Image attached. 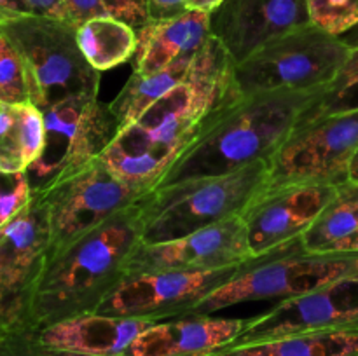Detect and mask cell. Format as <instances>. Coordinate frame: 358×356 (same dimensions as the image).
<instances>
[{"label":"cell","instance_id":"cell-1","mask_svg":"<svg viewBox=\"0 0 358 356\" xmlns=\"http://www.w3.org/2000/svg\"><path fill=\"white\" fill-rule=\"evenodd\" d=\"M234 61L210 37L187 79L114 136L100 159L121 180L150 192L187 150L206 117L234 93Z\"/></svg>","mask_w":358,"mask_h":356},{"label":"cell","instance_id":"cell-2","mask_svg":"<svg viewBox=\"0 0 358 356\" xmlns=\"http://www.w3.org/2000/svg\"><path fill=\"white\" fill-rule=\"evenodd\" d=\"M322 89L234 91L206 117L201 131L168 168L154 188L203 177H219L269 161L303 122L315 115ZM152 188V191H154Z\"/></svg>","mask_w":358,"mask_h":356},{"label":"cell","instance_id":"cell-3","mask_svg":"<svg viewBox=\"0 0 358 356\" xmlns=\"http://www.w3.org/2000/svg\"><path fill=\"white\" fill-rule=\"evenodd\" d=\"M140 244L142 212L135 202L48 260L31 302V332L65 318L94 313L126 278L129 258Z\"/></svg>","mask_w":358,"mask_h":356},{"label":"cell","instance_id":"cell-4","mask_svg":"<svg viewBox=\"0 0 358 356\" xmlns=\"http://www.w3.org/2000/svg\"><path fill=\"white\" fill-rule=\"evenodd\" d=\"M271 184L269 161L219 177H203L154 188L138 201L142 244L187 236L205 227L241 218Z\"/></svg>","mask_w":358,"mask_h":356},{"label":"cell","instance_id":"cell-5","mask_svg":"<svg viewBox=\"0 0 358 356\" xmlns=\"http://www.w3.org/2000/svg\"><path fill=\"white\" fill-rule=\"evenodd\" d=\"M0 27L23 61L35 107L45 110L77 94H98L101 73L84 58L76 24L30 14Z\"/></svg>","mask_w":358,"mask_h":356},{"label":"cell","instance_id":"cell-6","mask_svg":"<svg viewBox=\"0 0 358 356\" xmlns=\"http://www.w3.org/2000/svg\"><path fill=\"white\" fill-rule=\"evenodd\" d=\"M353 45L341 37L308 24L289 31L234 65L238 94L278 89H322L334 80Z\"/></svg>","mask_w":358,"mask_h":356},{"label":"cell","instance_id":"cell-7","mask_svg":"<svg viewBox=\"0 0 358 356\" xmlns=\"http://www.w3.org/2000/svg\"><path fill=\"white\" fill-rule=\"evenodd\" d=\"M44 112V147L28 168L31 194L44 192L100 159L119 128L98 94H77Z\"/></svg>","mask_w":358,"mask_h":356},{"label":"cell","instance_id":"cell-8","mask_svg":"<svg viewBox=\"0 0 358 356\" xmlns=\"http://www.w3.org/2000/svg\"><path fill=\"white\" fill-rule=\"evenodd\" d=\"M358 272V253H303V248L268 255L210 293L191 314L268 299H292Z\"/></svg>","mask_w":358,"mask_h":356},{"label":"cell","instance_id":"cell-9","mask_svg":"<svg viewBox=\"0 0 358 356\" xmlns=\"http://www.w3.org/2000/svg\"><path fill=\"white\" fill-rule=\"evenodd\" d=\"M48 251V208L35 192L23 212L0 229V339L31 332V302Z\"/></svg>","mask_w":358,"mask_h":356},{"label":"cell","instance_id":"cell-10","mask_svg":"<svg viewBox=\"0 0 358 356\" xmlns=\"http://www.w3.org/2000/svg\"><path fill=\"white\" fill-rule=\"evenodd\" d=\"M38 194L48 208L51 260L80 236L138 202L147 192L121 180L96 159L80 173Z\"/></svg>","mask_w":358,"mask_h":356},{"label":"cell","instance_id":"cell-11","mask_svg":"<svg viewBox=\"0 0 358 356\" xmlns=\"http://www.w3.org/2000/svg\"><path fill=\"white\" fill-rule=\"evenodd\" d=\"M255 260L203 271H156L126 276L94 313L150 321L189 316L210 293Z\"/></svg>","mask_w":358,"mask_h":356},{"label":"cell","instance_id":"cell-12","mask_svg":"<svg viewBox=\"0 0 358 356\" xmlns=\"http://www.w3.org/2000/svg\"><path fill=\"white\" fill-rule=\"evenodd\" d=\"M358 152V110L303 122L271 159L269 188L343 184Z\"/></svg>","mask_w":358,"mask_h":356},{"label":"cell","instance_id":"cell-13","mask_svg":"<svg viewBox=\"0 0 358 356\" xmlns=\"http://www.w3.org/2000/svg\"><path fill=\"white\" fill-rule=\"evenodd\" d=\"M343 328H358V272L304 295L280 300L266 313L248 318L240 337L227 348Z\"/></svg>","mask_w":358,"mask_h":356},{"label":"cell","instance_id":"cell-14","mask_svg":"<svg viewBox=\"0 0 358 356\" xmlns=\"http://www.w3.org/2000/svg\"><path fill=\"white\" fill-rule=\"evenodd\" d=\"M339 187L341 184L324 181L268 188L241 216L252 257L299 248L303 234L331 205Z\"/></svg>","mask_w":358,"mask_h":356},{"label":"cell","instance_id":"cell-15","mask_svg":"<svg viewBox=\"0 0 358 356\" xmlns=\"http://www.w3.org/2000/svg\"><path fill=\"white\" fill-rule=\"evenodd\" d=\"M254 260L243 218L205 227L187 236L156 244H140L126 276L156 271H203Z\"/></svg>","mask_w":358,"mask_h":356},{"label":"cell","instance_id":"cell-16","mask_svg":"<svg viewBox=\"0 0 358 356\" xmlns=\"http://www.w3.org/2000/svg\"><path fill=\"white\" fill-rule=\"evenodd\" d=\"M308 24L306 0H224L212 13V35L234 65L268 42Z\"/></svg>","mask_w":358,"mask_h":356},{"label":"cell","instance_id":"cell-17","mask_svg":"<svg viewBox=\"0 0 358 356\" xmlns=\"http://www.w3.org/2000/svg\"><path fill=\"white\" fill-rule=\"evenodd\" d=\"M157 321L84 313L31 332L48 356H126L142 332Z\"/></svg>","mask_w":358,"mask_h":356},{"label":"cell","instance_id":"cell-18","mask_svg":"<svg viewBox=\"0 0 358 356\" xmlns=\"http://www.w3.org/2000/svg\"><path fill=\"white\" fill-rule=\"evenodd\" d=\"M247 320L189 314L157 321L136 337L126 356H212L233 344Z\"/></svg>","mask_w":358,"mask_h":356},{"label":"cell","instance_id":"cell-19","mask_svg":"<svg viewBox=\"0 0 358 356\" xmlns=\"http://www.w3.org/2000/svg\"><path fill=\"white\" fill-rule=\"evenodd\" d=\"M212 37V14L185 10L163 21H149L136 30L131 75L150 77L171 63L196 56Z\"/></svg>","mask_w":358,"mask_h":356},{"label":"cell","instance_id":"cell-20","mask_svg":"<svg viewBox=\"0 0 358 356\" xmlns=\"http://www.w3.org/2000/svg\"><path fill=\"white\" fill-rule=\"evenodd\" d=\"M44 112L34 103L0 101V171L24 173L44 147Z\"/></svg>","mask_w":358,"mask_h":356},{"label":"cell","instance_id":"cell-21","mask_svg":"<svg viewBox=\"0 0 358 356\" xmlns=\"http://www.w3.org/2000/svg\"><path fill=\"white\" fill-rule=\"evenodd\" d=\"M76 35L84 58L100 73L122 65L135 54L136 30L110 14L84 21Z\"/></svg>","mask_w":358,"mask_h":356},{"label":"cell","instance_id":"cell-22","mask_svg":"<svg viewBox=\"0 0 358 356\" xmlns=\"http://www.w3.org/2000/svg\"><path fill=\"white\" fill-rule=\"evenodd\" d=\"M196 56L177 59L168 68L161 70L150 77H129V80L119 91L117 96L108 103V108H110L112 115L117 122L119 131L131 124L135 119H138L150 105L161 100L164 94L180 86L191 73Z\"/></svg>","mask_w":358,"mask_h":356},{"label":"cell","instance_id":"cell-23","mask_svg":"<svg viewBox=\"0 0 358 356\" xmlns=\"http://www.w3.org/2000/svg\"><path fill=\"white\" fill-rule=\"evenodd\" d=\"M358 232V185L341 184L331 205L301 237L303 253H332Z\"/></svg>","mask_w":358,"mask_h":356},{"label":"cell","instance_id":"cell-24","mask_svg":"<svg viewBox=\"0 0 358 356\" xmlns=\"http://www.w3.org/2000/svg\"><path fill=\"white\" fill-rule=\"evenodd\" d=\"M358 110V45H353L348 59L322 93L313 119L348 114Z\"/></svg>","mask_w":358,"mask_h":356},{"label":"cell","instance_id":"cell-25","mask_svg":"<svg viewBox=\"0 0 358 356\" xmlns=\"http://www.w3.org/2000/svg\"><path fill=\"white\" fill-rule=\"evenodd\" d=\"M310 23L341 37L358 24V0H306Z\"/></svg>","mask_w":358,"mask_h":356},{"label":"cell","instance_id":"cell-26","mask_svg":"<svg viewBox=\"0 0 358 356\" xmlns=\"http://www.w3.org/2000/svg\"><path fill=\"white\" fill-rule=\"evenodd\" d=\"M0 101L10 105L30 101L23 61L7 35L3 34L2 27H0Z\"/></svg>","mask_w":358,"mask_h":356},{"label":"cell","instance_id":"cell-27","mask_svg":"<svg viewBox=\"0 0 358 356\" xmlns=\"http://www.w3.org/2000/svg\"><path fill=\"white\" fill-rule=\"evenodd\" d=\"M31 199V187L27 173L0 171V229L16 218Z\"/></svg>","mask_w":358,"mask_h":356},{"label":"cell","instance_id":"cell-28","mask_svg":"<svg viewBox=\"0 0 358 356\" xmlns=\"http://www.w3.org/2000/svg\"><path fill=\"white\" fill-rule=\"evenodd\" d=\"M101 3L107 14L124 21L135 30H140L149 23L147 0H101Z\"/></svg>","mask_w":358,"mask_h":356},{"label":"cell","instance_id":"cell-29","mask_svg":"<svg viewBox=\"0 0 358 356\" xmlns=\"http://www.w3.org/2000/svg\"><path fill=\"white\" fill-rule=\"evenodd\" d=\"M0 356H48L42 353L30 334L10 335L0 339Z\"/></svg>","mask_w":358,"mask_h":356},{"label":"cell","instance_id":"cell-30","mask_svg":"<svg viewBox=\"0 0 358 356\" xmlns=\"http://www.w3.org/2000/svg\"><path fill=\"white\" fill-rule=\"evenodd\" d=\"M63 2H65L76 27H79L84 21L91 20V17L107 14L101 0H63Z\"/></svg>","mask_w":358,"mask_h":356},{"label":"cell","instance_id":"cell-31","mask_svg":"<svg viewBox=\"0 0 358 356\" xmlns=\"http://www.w3.org/2000/svg\"><path fill=\"white\" fill-rule=\"evenodd\" d=\"M149 21H163L185 13L184 0H147Z\"/></svg>","mask_w":358,"mask_h":356},{"label":"cell","instance_id":"cell-32","mask_svg":"<svg viewBox=\"0 0 358 356\" xmlns=\"http://www.w3.org/2000/svg\"><path fill=\"white\" fill-rule=\"evenodd\" d=\"M27 2L30 3L34 13L38 14V16H48L55 17V20L73 23L72 16H70L69 9H66L63 0H27Z\"/></svg>","mask_w":358,"mask_h":356},{"label":"cell","instance_id":"cell-33","mask_svg":"<svg viewBox=\"0 0 358 356\" xmlns=\"http://www.w3.org/2000/svg\"><path fill=\"white\" fill-rule=\"evenodd\" d=\"M35 14L27 0H0V24Z\"/></svg>","mask_w":358,"mask_h":356},{"label":"cell","instance_id":"cell-34","mask_svg":"<svg viewBox=\"0 0 358 356\" xmlns=\"http://www.w3.org/2000/svg\"><path fill=\"white\" fill-rule=\"evenodd\" d=\"M224 0H184V6L187 10H203V13L212 14Z\"/></svg>","mask_w":358,"mask_h":356},{"label":"cell","instance_id":"cell-35","mask_svg":"<svg viewBox=\"0 0 358 356\" xmlns=\"http://www.w3.org/2000/svg\"><path fill=\"white\" fill-rule=\"evenodd\" d=\"M332 253H358V232L350 239H346L345 243L339 244Z\"/></svg>","mask_w":358,"mask_h":356},{"label":"cell","instance_id":"cell-36","mask_svg":"<svg viewBox=\"0 0 358 356\" xmlns=\"http://www.w3.org/2000/svg\"><path fill=\"white\" fill-rule=\"evenodd\" d=\"M346 181H348V184L358 185V152H357V156L353 157L352 164H350V170H348V177H346Z\"/></svg>","mask_w":358,"mask_h":356}]
</instances>
